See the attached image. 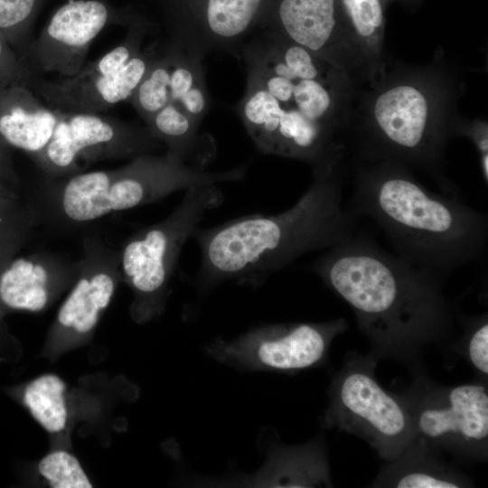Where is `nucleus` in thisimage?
Listing matches in <instances>:
<instances>
[{"instance_id": "423d86ee", "label": "nucleus", "mask_w": 488, "mask_h": 488, "mask_svg": "<svg viewBox=\"0 0 488 488\" xmlns=\"http://www.w3.org/2000/svg\"><path fill=\"white\" fill-rule=\"evenodd\" d=\"M223 200L216 183L190 187L166 218L138 230L125 241L119 250L120 271L133 292L130 314L136 323L145 324L163 313L183 246L205 214Z\"/></svg>"}, {"instance_id": "f8f14e48", "label": "nucleus", "mask_w": 488, "mask_h": 488, "mask_svg": "<svg viewBox=\"0 0 488 488\" xmlns=\"http://www.w3.org/2000/svg\"><path fill=\"white\" fill-rule=\"evenodd\" d=\"M147 18L133 5L69 0L52 14L21 60L33 76L55 72L59 77H71L85 65L90 44L105 28L119 25L127 29Z\"/></svg>"}, {"instance_id": "4be33fe9", "label": "nucleus", "mask_w": 488, "mask_h": 488, "mask_svg": "<svg viewBox=\"0 0 488 488\" xmlns=\"http://www.w3.org/2000/svg\"><path fill=\"white\" fill-rule=\"evenodd\" d=\"M202 122L175 104H168L145 121L151 134L176 160L206 169L214 159L216 145L213 138L201 132Z\"/></svg>"}, {"instance_id": "f03ea898", "label": "nucleus", "mask_w": 488, "mask_h": 488, "mask_svg": "<svg viewBox=\"0 0 488 488\" xmlns=\"http://www.w3.org/2000/svg\"><path fill=\"white\" fill-rule=\"evenodd\" d=\"M360 89L345 136L353 162H392L428 174L443 193L460 196L443 171L461 119L462 83L441 58L390 65ZM362 87V88H363Z\"/></svg>"}, {"instance_id": "4468645a", "label": "nucleus", "mask_w": 488, "mask_h": 488, "mask_svg": "<svg viewBox=\"0 0 488 488\" xmlns=\"http://www.w3.org/2000/svg\"><path fill=\"white\" fill-rule=\"evenodd\" d=\"M257 27L305 48L344 71L360 88L370 82L343 28L337 0H266Z\"/></svg>"}, {"instance_id": "412c9836", "label": "nucleus", "mask_w": 488, "mask_h": 488, "mask_svg": "<svg viewBox=\"0 0 488 488\" xmlns=\"http://www.w3.org/2000/svg\"><path fill=\"white\" fill-rule=\"evenodd\" d=\"M259 475L262 477L255 483L259 486H333L324 442L320 439L277 447Z\"/></svg>"}, {"instance_id": "dca6fc26", "label": "nucleus", "mask_w": 488, "mask_h": 488, "mask_svg": "<svg viewBox=\"0 0 488 488\" xmlns=\"http://www.w3.org/2000/svg\"><path fill=\"white\" fill-rule=\"evenodd\" d=\"M159 42L144 46L123 69L88 79L45 80L33 76L26 85L50 108L62 113L100 114L129 100L159 51Z\"/></svg>"}, {"instance_id": "5701e85b", "label": "nucleus", "mask_w": 488, "mask_h": 488, "mask_svg": "<svg viewBox=\"0 0 488 488\" xmlns=\"http://www.w3.org/2000/svg\"><path fill=\"white\" fill-rule=\"evenodd\" d=\"M390 0H337L347 37L373 80L386 67L385 9ZM369 82V83H370Z\"/></svg>"}, {"instance_id": "2f4dec72", "label": "nucleus", "mask_w": 488, "mask_h": 488, "mask_svg": "<svg viewBox=\"0 0 488 488\" xmlns=\"http://www.w3.org/2000/svg\"><path fill=\"white\" fill-rule=\"evenodd\" d=\"M5 314L0 310V334L3 332V317Z\"/></svg>"}, {"instance_id": "7ed1b4c3", "label": "nucleus", "mask_w": 488, "mask_h": 488, "mask_svg": "<svg viewBox=\"0 0 488 488\" xmlns=\"http://www.w3.org/2000/svg\"><path fill=\"white\" fill-rule=\"evenodd\" d=\"M346 159L312 168L309 187L285 211L198 228L192 238L201 251L199 289L208 292L228 281L258 286L305 253L352 236L358 218L343 203Z\"/></svg>"}, {"instance_id": "9d476101", "label": "nucleus", "mask_w": 488, "mask_h": 488, "mask_svg": "<svg viewBox=\"0 0 488 488\" xmlns=\"http://www.w3.org/2000/svg\"><path fill=\"white\" fill-rule=\"evenodd\" d=\"M344 318L319 323L271 324L233 340L217 338L204 351L219 362L249 371L296 372L323 364Z\"/></svg>"}, {"instance_id": "6ab92c4d", "label": "nucleus", "mask_w": 488, "mask_h": 488, "mask_svg": "<svg viewBox=\"0 0 488 488\" xmlns=\"http://www.w3.org/2000/svg\"><path fill=\"white\" fill-rule=\"evenodd\" d=\"M59 114L26 84L0 85V136L30 157L48 145Z\"/></svg>"}, {"instance_id": "a878e982", "label": "nucleus", "mask_w": 488, "mask_h": 488, "mask_svg": "<svg viewBox=\"0 0 488 488\" xmlns=\"http://www.w3.org/2000/svg\"><path fill=\"white\" fill-rule=\"evenodd\" d=\"M42 0H0V33L22 59Z\"/></svg>"}, {"instance_id": "ddd939ff", "label": "nucleus", "mask_w": 488, "mask_h": 488, "mask_svg": "<svg viewBox=\"0 0 488 488\" xmlns=\"http://www.w3.org/2000/svg\"><path fill=\"white\" fill-rule=\"evenodd\" d=\"M167 42L203 61L215 52L240 59L266 0H155Z\"/></svg>"}, {"instance_id": "bb28decb", "label": "nucleus", "mask_w": 488, "mask_h": 488, "mask_svg": "<svg viewBox=\"0 0 488 488\" xmlns=\"http://www.w3.org/2000/svg\"><path fill=\"white\" fill-rule=\"evenodd\" d=\"M38 473L52 488H91L92 483L78 458L71 453L57 449L38 463Z\"/></svg>"}, {"instance_id": "2eb2a0df", "label": "nucleus", "mask_w": 488, "mask_h": 488, "mask_svg": "<svg viewBox=\"0 0 488 488\" xmlns=\"http://www.w3.org/2000/svg\"><path fill=\"white\" fill-rule=\"evenodd\" d=\"M122 280L119 250L89 235L82 245L79 273L50 330L48 345L68 349L90 338Z\"/></svg>"}, {"instance_id": "c85d7f7f", "label": "nucleus", "mask_w": 488, "mask_h": 488, "mask_svg": "<svg viewBox=\"0 0 488 488\" xmlns=\"http://www.w3.org/2000/svg\"><path fill=\"white\" fill-rule=\"evenodd\" d=\"M463 136L470 139L478 155L482 175L485 185L488 183V125L485 119H465L461 117L456 136Z\"/></svg>"}, {"instance_id": "f257e3e1", "label": "nucleus", "mask_w": 488, "mask_h": 488, "mask_svg": "<svg viewBox=\"0 0 488 488\" xmlns=\"http://www.w3.org/2000/svg\"><path fill=\"white\" fill-rule=\"evenodd\" d=\"M352 310L378 360L418 366L427 347L448 339L459 322L446 296L443 275L418 267L354 232L311 265Z\"/></svg>"}, {"instance_id": "0eeeda50", "label": "nucleus", "mask_w": 488, "mask_h": 488, "mask_svg": "<svg viewBox=\"0 0 488 488\" xmlns=\"http://www.w3.org/2000/svg\"><path fill=\"white\" fill-rule=\"evenodd\" d=\"M378 359L371 353H348L328 389L322 418L367 442L386 463L399 456L415 440L409 409L400 395L385 389L375 376Z\"/></svg>"}, {"instance_id": "20e7f679", "label": "nucleus", "mask_w": 488, "mask_h": 488, "mask_svg": "<svg viewBox=\"0 0 488 488\" xmlns=\"http://www.w3.org/2000/svg\"><path fill=\"white\" fill-rule=\"evenodd\" d=\"M348 205L384 231L396 254L446 276L477 261L486 250L487 216L460 196L431 192L413 170L392 162H353Z\"/></svg>"}, {"instance_id": "473e14b6", "label": "nucleus", "mask_w": 488, "mask_h": 488, "mask_svg": "<svg viewBox=\"0 0 488 488\" xmlns=\"http://www.w3.org/2000/svg\"><path fill=\"white\" fill-rule=\"evenodd\" d=\"M408 1H412V0H408Z\"/></svg>"}, {"instance_id": "f3484780", "label": "nucleus", "mask_w": 488, "mask_h": 488, "mask_svg": "<svg viewBox=\"0 0 488 488\" xmlns=\"http://www.w3.org/2000/svg\"><path fill=\"white\" fill-rule=\"evenodd\" d=\"M204 76L202 61L167 42L128 101L144 122L168 104L202 122L210 105Z\"/></svg>"}, {"instance_id": "39448f33", "label": "nucleus", "mask_w": 488, "mask_h": 488, "mask_svg": "<svg viewBox=\"0 0 488 488\" xmlns=\"http://www.w3.org/2000/svg\"><path fill=\"white\" fill-rule=\"evenodd\" d=\"M247 168L209 172L182 163L166 152L147 154L110 170L81 172L43 181L30 197L36 221L75 227L109 214L160 201L190 187L236 182Z\"/></svg>"}, {"instance_id": "c756f323", "label": "nucleus", "mask_w": 488, "mask_h": 488, "mask_svg": "<svg viewBox=\"0 0 488 488\" xmlns=\"http://www.w3.org/2000/svg\"><path fill=\"white\" fill-rule=\"evenodd\" d=\"M33 75L0 33V85L26 84Z\"/></svg>"}, {"instance_id": "b1692460", "label": "nucleus", "mask_w": 488, "mask_h": 488, "mask_svg": "<svg viewBox=\"0 0 488 488\" xmlns=\"http://www.w3.org/2000/svg\"><path fill=\"white\" fill-rule=\"evenodd\" d=\"M20 399L47 433L58 435L69 427L70 393L66 382L57 374H42L27 382L20 390Z\"/></svg>"}, {"instance_id": "cd10ccee", "label": "nucleus", "mask_w": 488, "mask_h": 488, "mask_svg": "<svg viewBox=\"0 0 488 488\" xmlns=\"http://www.w3.org/2000/svg\"><path fill=\"white\" fill-rule=\"evenodd\" d=\"M464 327V352L473 368L483 379L488 375V317L487 314L474 317L459 315Z\"/></svg>"}, {"instance_id": "a211bd4d", "label": "nucleus", "mask_w": 488, "mask_h": 488, "mask_svg": "<svg viewBox=\"0 0 488 488\" xmlns=\"http://www.w3.org/2000/svg\"><path fill=\"white\" fill-rule=\"evenodd\" d=\"M17 254L0 266V310L5 314L42 312L76 280L79 260L45 251Z\"/></svg>"}, {"instance_id": "9b49d317", "label": "nucleus", "mask_w": 488, "mask_h": 488, "mask_svg": "<svg viewBox=\"0 0 488 488\" xmlns=\"http://www.w3.org/2000/svg\"><path fill=\"white\" fill-rule=\"evenodd\" d=\"M237 111L258 149L306 163L312 168L347 157L344 139L315 123L296 106L282 104L247 78Z\"/></svg>"}, {"instance_id": "6e6552de", "label": "nucleus", "mask_w": 488, "mask_h": 488, "mask_svg": "<svg viewBox=\"0 0 488 488\" xmlns=\"http://www.w3.org/2000/svg\"><path fill=\"white\" fill-rule=\"evenodd\" d=\"M400 396L416 438L455 457L484 462L488 455V391L483 383L442 386L417 372Z\"/></svg>"}, {"instance_id": "393cba45", "label": "nucleus", "mask_w": 488, "mask_h": 488, "mask_svg": "<svg viewBox=\"0 0 488 488\" xmlns=\"http://www.w3.org/2000/svg\"><path fill=\"white\" fill-rule=\"evenodd\" d=\"M11 148L0 136V228L26 242L37 221L14 171Z\"/></svg>"}, {"instance_id": "7c9ffc66", "label": "nucleus", "mask_w": 488, "mask_h": 488, "mask_svg": "<svg viewBox=\"0 0 488 488\" xmlns=\"http://www.w3.org/2000/svg\"><path fill=\"white\" fill-rule=\"evenodd\" d=\"M25 241L0 228V266L19 252Z\"/></svg>"}, {"instance_id": "aec40b11", "label": "nucleus", "mask_w": 488, "mask_h": 488, "mask_svg": "<svg viewBox=\"0 0 488 488\" xmlns=\"http://www.w3.org/2000/svg\"><path fill=\"white\" fill-rule=\"evenodd\" d=\"M372 487L459 488L473 486L471 478L447 463L441 453L418 438L396 459L387 462Z\"/></svg>"}, {"instance_id": "1a4fd4ad", "label": "nucleus", "mask_w": 488, "mask_h": 488, "mask_svg": "<svg viewBox=\"0 0 488 488\" xmlns=\"http://www.w3.org/2000/svg\"><path fill=\"white\" fill-rule=\"evenodd\" d=\"M162 146L145 126L101 114L60 112L50 142L31 158L44 178L59 179L84 172L96 162L131 160L155 154Z\"/></svg>"}]
</instances>
